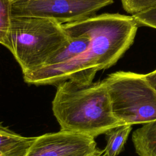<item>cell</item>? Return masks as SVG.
Returning a JSON list of instances; mask_svg holds the SVG:
<instances>
[{
	"label": "cell",
	"instance_id": "cell-11",
	"mask_svg": "<svg viewBox=\"0 0 156 156\" xmlns=\"http://www.w3.org/2000/svg\"><path fill=\"white\" fill-rule=\"evenodd\" d=\"M139 26L156 29V7L132 15Z\"/></svg>",
	"mask_w": 156,
	"mask_h": 156
},
{
	"label": "cell",
	"instance_id": "cell-12",
	"mask_svg": "<svg viewBox=\"0 0 156 156\" xmlns=\"http://www.w3.org/2000/svg\"><path fill=\"white\" fill-rule=\"evenodd\" d=\"M144 76L149 84L156 91V69L148 74H144Z\"/></svg>",
	"mask_w": 156,
	"mask_h": 156
},
{
	"label": "cell",
	"instance_id": "cell-5",
	"mask_svg": "<svg viewBox=\"0 0 156 156\" xmlns=\"http://www.w3.org/2000/svg\"><path fill=\"white\" fill-rule=\"evenodd\" d=\"M113 0H15L13 16H34L52 20L61 24L94 15Z\"/></svg>",
	"mask_w": 156,
	"mask_h": 156
},
{
	"label": "cell",
	"instance_id": "cell-1",
	"mask_svg": "<svg viewBox=\"0 0 156 156\" xmlns=\"http://www.w3.org/2000/svg\"><path fill=\"white\" fill-rule=\"evenodd\" d=\"M91 40L87 49L60 65L42 66L23 74L24 81L36 85L71 80L88 84L98 71L113 66L132 44L139 27L132 15L102 13L88 17Z\"/></svg>",
	"mask_w": 156,
	"mask_h": 156
},
{
	"label": "cell",
	"instance_id": "cell-4",
	"mask_svg": "<svg viewBox=\"0 0 156 156\" xmlns=\"http://www.w3.org/2000/svg\"><path fill=\"white\" fill-rule=\"evenodd\" d=\"M103 81L113 114L123 124H144L156 119V91L144 74L120 71Z\"/></svg>",
	"mask_w": 156,
	"mask_h": 156
},
{
	"label": "cell",
	"instance_id": "cell-3",
	"mask_svg": "<svg viewBox=\"0 0 156 156\" xmlns=\"http://www.w3.org/2000/svg\"><path fill=\"white\" fill-rule=\"evenodd\" d=\"M9 50L23 74L33 71L69 41L62 24L48 18L13 16Z\"/></svg>",
	"mask_w": 156,
	"mask_h": 156
},
{
	"label": "cell",
	"instance_id": "cell-6",
	"mask_svg": "<svg viewBox=\"0 0 156 156\" xmlns=\"http://www.w3.org/2000/svg\"><path fill=\"white\" fill-rule=\"evenodd\" d=\"M98 150L94 138L60 130L35 137L25 156H92Z\"/></svg>",
	"mask_w": 156,
	"mask_h": 156
},
{
	"label": "cell",
	"instance_id": "cell-9",
	"mask_svg": "<svg viewBox=\"0 0 156 156\" xmlns=\"http://www.w3.org/2000/svg\"><path fill=\"white\" fill-rule=\"evenodd\" d=\"M132 129V125L123 124L105 133L107 141L104 149L105 155L117 156L123 149Z\"/></svg>",
	"mask_w": 156,
	"mask_h": 156
},
{
	"label": "cell",
	"instance_id": "cell-14",
	"mask_svg": "<svg viewBox=\"0 0 156 156\" xmlns=\"http://www.w3.org/2000/svg\"><path fill=\"white\" fill-rule=\"evenodd\" d=\"M13 1H15V0H13Z\"/></svg>",
	"mask_w": 156,
	"mask_h": 156
},
{
	"label": "cell",
	"instance_id": "cell-2",
	"mask_svg": "<svg viewBox=\"0 0 156 156\" xmlns=\"http://www.w3.org/2000/svg\"><path fill=\"white\" fill-rule=\"evenodd\" d=\"M52 109L60 130L93 138L123 125L113 114L103 80L84 84L67 80L58 83Z\"/></svg>",
	"mask_w": 156,
	"mask_h": 156
},
{
	"label": "cell",
	"instance_id": "cell-8",
	"mask_svg": "<svg viewBox=\"0 0 156 156\" xmlns=\"http://www.w3.org/2000/svg\"><path fill=\"white\" fill-rule=\"evenodd\" d=\"M132 141L140 156H156V119L135 130Z\"/></svg>",
	"mask_w": 156,
	"mask_h": 156
},
{
	"label": "cell",
	"instance_id": "cell-10",
	"mask_svg": "<svg viewBox=\"0 0 156 156\" xmlns=\"http://www.w3.org/2000/svg\"><path fill=\"white\" fill-rule=\"evenodd\" d=\"M13 0H0V44L9 49Z\"/></svg>",
	"mask_w": 156,
	"mask_h": 156
},
{
	"label": "cell",
	"instance_id": "cell-13",
	"mask_svg": "<svg viewBox=\"0 0 156 156\" xmlns=\"http://www.w3.org/2000/svg\"><path fill=\"white\" fill-rule=\"evenodd\" d=\"M92 156H105V154H104V150H101V149H99V150L97 151V152Z\"/></svg>",
	"mask_w": 156,
	"mask_h": 156
},
{
	"label": "cell",
	"instance_id": "cell-7",
	"mask_svg": "<svg viewBox=\"0 0 156 156\" xmlns=\"http://www.w3.org/2000/svg\"><path fill=\"white\" fill-rule=\"evenodd\" d=\"M35 138L23 136L0 122V156H25Z\"/></svg>",
	"mask_w": 156,
	"mask_h": 156
}]
</instances>
